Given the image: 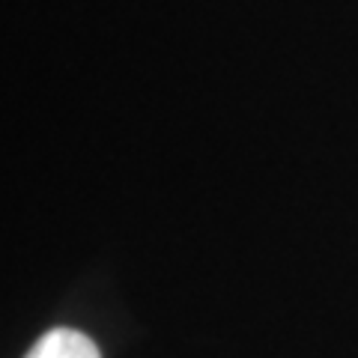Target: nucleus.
<instances>
[{"instance_id": "nucleus-1", "label": "nucleus", "mask_w": 358, "mask_h": 358, "mask_svg": "<svg viewBox=\"0 0 358 358\" xmlns=\"http://www.w3.org/2000/svg\"><path fill=\"white\" fill-rule=\"evenodd\" d=\"M27 358H102L96 343L84 331L75 329H51L42 334L36 346L27 352Z\"/></svg>"}]
</instances>
